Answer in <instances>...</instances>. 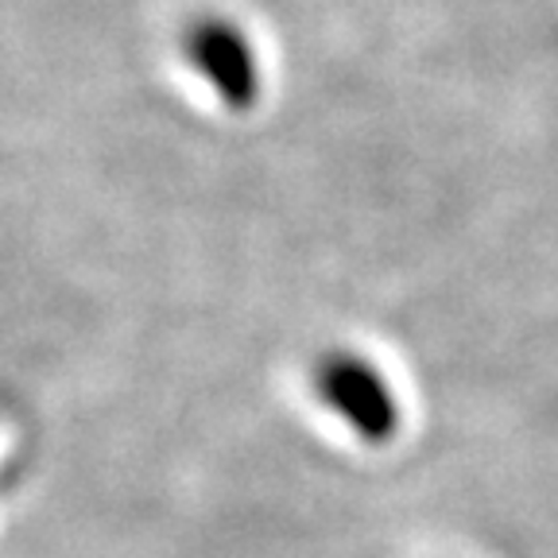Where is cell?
Returning <instances> with one entry per match:
<instances>
[{
    "label": "cell",
    "mask_w": 558,
    "mask_h": 558,
    "mask_svg": "<svg viewBox=\"0 0 558 558\" xmlns=\"http://www.w3.org/2000/svg\"><path fill=\"white\" fill-rule=\"evenodd\" d=\"M314 388H318L326 408L361 442L384 446L392 442L396 430H400V403H396L392 388L380 376V368L368 365L357 353L330 349L326 357H318V365H314Z\"/></svg>",
    "instance_id": "obj_1"
},
{
    "label": "cell",
    "mask_w": 558,
    "mask_h": 558,
    "mask_svg": "<svg viewBox=\"0 0 558 558\" xmlns=\"http://www.w3.org/2000/svg\"><path fill=\"white\" fill-rule=\"evenodd\" d=\"M186 66L214 89L226 109L248 113L260 101V59L253 39L226 16H206L186 27Z\"/></svg>",
    "instance_id": "obj_2"
}]
</instances>
